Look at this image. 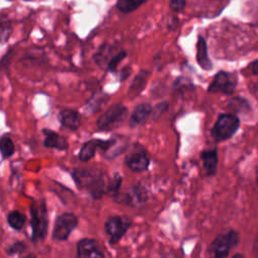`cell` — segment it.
<instances>
[{
  "label": "cell",
  "instance_id": "15",
  "mask_svg": "<svg viewBox=\"0 0 258 258\" xmlns=\"http://www.w3.org/2000/svg\"><path fill=\"white\" fill-rule=\"evenodd\" d=\"M151 110L152 107L148 103H141L137 105L129 117V126L131 128H135L144 124L150 118Z\"/></svg>",
  "mask_w": 258,
  "mask_h": 258
},
{
  "label": "cell",
  "instance_id": "6",
  "mask_svg": "<svg viewBox=\"0 0 258 258\" xmlns=\"http://www.w3.org/2000/svg\"><path fill=\"white\" fill-rule=\"evenodd\" d=\"M238 85V76L233 72L220 71L213 78L208 87L210 94H223L231 96L234 94Z\"/></svg>",
  "mask_w": 258,
  "mask_h": 258
},
{
  "label": "cell",
  "instance_id": "29",
  "mask_svg": "<svg viewBox=\"0 0 258 258\" xmlns=\"http://www.w3.org/2000/svg\"><path fill=\"white\" fill-rule=\"evenodd\" d=\"M25 249H26V244L25 243H23L22 241H16L7 248L6 252H7L8 255L12 256V255L22 253L23 251H25Z\"/></svg>",
  "mask_w": 258,
  "mask_h": 258
},
{
  "label": "cell",
  "instance_id": "18",
  "mask_svg": "<svg viewBox=\"0 0 258 258\" xmlns=\"http://www.w3.org/2000/svg\"><path fill=\"white\" fill-rule=\"evenodd\" d=\"M128 147V142L125 138L116 136L115 140L112 144V146L109 148V150L103 155L106 159H113L120 155L123 151H125Z\"/></svg>",
  "mask_w": 258,
  "mask_h": 258
},
{
  "label": "cell",
  "instance_id": "11",
  "mask_svg": "<svg viewBox=\"0 0 258 258\" xmlns=\"http://www.w3.org/2000/svg\"><path fill=\"white\" fill-rule=\"evenodd\" d=\"M114 140H115V137H112L107 140L92 138V139L86 141L82 145V147L79 151V155H78L79 159L83 162H87L95 157L97 150L102 151L103 155H104L109 150V148L112 146Z\"/></svg>",
  "mask_w": 258,
  "mask_h": 258
},
{
  "label": "cell",
  "instance_id": "19",
  "mask_svg": "<svg viewBox=\"0 0 258 258\" xmlns=\"http://www.w3.org/2000/svg\"><path fill=\"white\" fill-rule=\"evenodd\" d=\"M150 76V73L148 71H140L137 76L133 79L130 87H129V91L134 94H139L143 91L144 87L146 86V83H147V80Z\"/></svg>",
  "mask_w": 258,
  "mask_h": 258
},
{
  "label": "cell",
  "instance_id": "13",
  "mask_svg": "<svg viewBox=\"0 0 258 258\" xmlns=\"http://www.w3.org/2000/svg\"><path fill=\"white\" fill-rule=\"evenodd\" d=\"M42 133L44 135V140H43L44 147L56 149L58 151L68 150L69 142L66 137L59 135L57 132L48 128H43Z\"/></svg>",
  "mask_w": 258,
  "mask_h": 258
},
{
  "label": "cell",
  "instance_id": "30",
  "mask_svg": "<svg viewBox=\"0 0 258 258\" xmlns=\"http://www.w3.org/2000/svg\"><path fill=\"white\" fill-rule=\"evenodd\" d=\"M168 108V103L166 101H163L161 103H158L157 105H155V107L152 108L151 110V118L152 119H157L166 109Z\"/></svg>",
  "mask_w": 258,
  "mask_h": 258
},
{
  "label": "cell",
  "instance_id": "25",
  "mask_svg": "<svg viewBox=\"0 0 258 258\" xmlns=\"http://www.w3.org/2000/svg\"><path fill=\"white\" fill-rule=\"evenodd\" d=\"M126 56H127V52L125 50H120L116 53H113L106 64V70L111 73H116L118 66L120 64V62H122L126 58Z\"/></svg>",
  "mask_w": 258,
  "mask_h": 258
},
{
  "label": "cell",
  "instance_id": "32",
  "mask_svg": "<svg viewBox=\"0 0 258 258\" xmlns=\"http://www.w3.org/2000/svg\"><path fill=\"white\" fill-rule=\"evenodd\" d=\"M121 72L122 73H120V80L123 81V80H125V79H127L129 77V75L131 73V68L130 67H125V68L122 69Z\"/></svg>",
  "mask_w": 258,
  "mask_h": 258
},
{
  "label": "cell",
  "instance_id": "34",
  "mask_svg": "<svg viewBox=\"0 0 258 258\" xmlns=\"http://www.w3.org/2000/svg\"><path fill=\"white\" fill-rule=\"evenodd\" d=\"M249 68L252 69V75L256 76L257 73H258V70H257V60L252 61V62L250 63V66H249Z\"/></svg>",
  "mask_w": 258,
  "mask_h": 258
},
{
  "label": "cell",
  "instance_id": "35",
  "mask_svg": "<svg viewBox=\"0 0 258 258\" xmlns=\"http://www.w3.org/2000/svg\"><path fill=\"white\" fill-rule=\"evenodd\" d=\"M235 257H243V255H242V254H235V255L233 256V258H235Z\"/></svg>",
  "mask_w": 258,
  "mask_h": 258
},
{
  "label": "cell",
  "instance_id": "3",
  "mask_svg": "<svg viewBox=\"0 0 258 258\" xmlns=\"http://www.w3.org/2000/svg\"><path fill=\"white\" fill-rule=\"evenodd\" d=\"M241 126L240 118L234 113H221L211 131L213 139L217 142H224L231 139Z\"/></svg>",
  "mask_w": 258,
  "mask_h": 258
},
{
  "label": "cell",
  "instance_id": "23",
  "mask_svg": "<svg viewBox=\"0 0 258 258\" xmlns=\"http://www.w3.org/2000/svg\"><path fill=\"white\" fill-rule=\"evenodd\" d=\"M122 181H123L122 176L118 172H115L113 177L108 179L106 195L110 196L112 198L117 196L118 192L120 191V188H121V185H122Z\"/></svg>",
  "mask_w": 258,
  "mask_h": 258
},
{
  "label": "cell",
  "instance_id": "4",
  "mask_svg": "<svg viewBox=\"0 0 258 258\" xmlns=\"http://www.w3.org/2000/svg\"><path fill=\"white\" fill-rule=\"evenodd\" d=\"M127 115L128 109L123 104H115L110 106L98 117L96 121L98 131L109 132L116 129L125 121Z\"/></svg>",
  "mask_w": 258,
  "mask_h": 258
},
{
  "label": "cell",
  "instance_id": "12",
  "mask_svg": "<svg viewBox=\"0 0 258 258\" xmlns=\"http://www.w3.org/2000/svg\"><path fill=\"white\" fill-rule=\"evenodd\" d=\"M77 256L80 258L104 257V253L98 247V243L92 238H83L77 243Z\"/></svg>",
  "mask_w": 258,
  "mask_h": 258
},
{
  "label": "cell",
  "instance_id": "17",
  "mask_svg": "<svg viewBox=\"0 0 258 258\" xmlns=\"http://www.w3.org/2000/svg\"><path fill=\"white\" fill-rule=\"evenodd\" d=\"M201 158L204 168L208 175L214 176L218 170V151L214 149H206L201 152Z\"/></svg>",
  "mask_w": 258,
  "mask_h": 258
},
{
  "label": "cell",
  "instance_id": "14",
  "mask_svg": "<svg viewBox=\"0 0 258 258\" xmlns=\"http://www.w3.org/2000/svg\"><path fill=\"white\" fill-rule=\"evenodd\" d=\"M57 119L62 127L72 131H76L82 123L81 114L77 110L71 108L60 110L57 115Z\"/></svg>",
  "mask_w": 258,
  "mask_h": 258
},
{
  "label": "cell",
  "instance_id": "21",
  "mask_svg": "<svg viewBox=\"0 0 258 258\" xmlns=\"http://www.w3.org/2000/svg\"><path fill=\"white\" fill-rule=\"evenodd\" d=\"M148 0H117L116 8L122 13H130L138 9Z\"/></svg>",
  "mask_w": 258,
  "mask_h": 258
},
{
  "label": "cell",
  "instance_id": "10",
  "mask_svg": "<svg viewBox=\"0 0 258 258\" xmlns=\"http://www.w3.org/2000/svg\"><path fill=\"white\" fill-rule=\"evenodd\" d=\"M114 200L125 206L140 207L148 200V192L143 184L137 183L128 187L123 192L119 191L118 195L114 197Z\"/></svg>",
  "mask_w": 258,
  "mask_h": 258
},
{
  "label": "cell",
  "instance_id": "31",
  "mask_svg": "<svg viewBox=\"0 0 258 258\" xmlns=\"http://www.w3.org/2000/svg\"><path fill=\"white\" fill-rule=\"evenodd\" d=\"M186 6V0H170L169 1V8L171 11L175 13H180L184 10Z\"/></svg>",
  "mask_w": 258,
  "mask_h": 258
},
{
  "label": "cell",
  "instance_id": "16",
  "mask_svg": "<svg viewBox=\"0 0 258 258\" xmlns=\"http://www.w3.org/2000/svg\"><path fill=\"white\" fill-rule=\"evenodd\" d=\"M196 59L198 64L201 69L204 71H211L213 70V62L209 56L208 52V45L206 42V39L204 36L199 35L198 41H197V53H196Z\"/></svg>",
  "mask_w": 258,
  "mask_h": 258
},
{
  "label": "cell",
  "instance_id": "1",
  "mask_svg": "<svg viewBox=\"0 0 258 258\" xmlns=\"http://www.w3.org/2000/svg\"><path fill=\"white\" fill-rule=\"evenodd\" d=\"M72 176L77 187L86 190L92 199L100 200L106 195L108 179L102 170L98 168H74Z\"/></svg>",
  "mask_w": 258,
  "mask_h": 258
},
{
  "label": "cell",
  "instance_id": "27",
  "mask_svg": "<svg viewBox=\"0 0 258 258\" xmlns=\"http://www.w3.org/2000/svg\"><path fill=\"white\" fill-rule=\"evenodd\" d=\"M109 100V96L106 95V94H102V95H98L97 98L96 97H93L90 102L88 103V108L92 111V112H95V111H99L101 109V107L106 104Z\"/></svg>",
  "mask_w": 258,
  "mask_h": 258
},
{
  "label": "cell",
  "instance_id": "22",
  "mask_svg": "<svg viewBox=\"0 0 258 258\" xmlns=\"http://www.w3.org/2000/svg\"><path fill=\"white\" fill-rule=\"evenodd\" d=\"M7 222L9 226L14 230H21L26 223V217L19 211H12L7 216Z\"/></svg>",
  "mask_w": 258,
  "mask_h": 258
},
{
  "label": "cell",
  "instance_id": "26",
  "mask_svg": "<svg viewBox=\"0 0 258 258\" xmlns=\"http://www.w3.org/2000/svg\"><path fill=\"white\" fill-rule=\"evenodd\" d=\"M111 50H112V47L109 46L108 44H103L102 46H100V48L94 55V60L96 61V63L101 66L106 62L107 64L109 58L112 56Z\"/></svg>",
  "mask_w": 258,
  "mask_h": 258
},
{
  "label": "cell",
  "instance_id": "20",
  "mask_svg": "<svg viewBox=\"0 0 258 258\" xmlns=\"http://www.w3.org/2000/svg\"><path fill=\"white\" fill-rule=\"evenodd\" d=\"M12 34V24L8 16L0 13V43L4 44L8 41Z\"/></svg>",
  "mask_w": 258,
  "mask_h": 258
},
{
  "label": "cell",
  "instance_id": "9",
  "mask_svg": "<svg viewBox=\"0 0 258 258\" xmlns=\"http://www.w3.org/2000/svg\"><path fill=\"white\" fill-rule=\"evenodd\" d=\"M78 218L75 214L67 212L58 215L54 220L51 238L54 241H67L78 226Z\"/></svg>",
  "mask_w": 258,
  "mask_h": 258
},
{
  "label": "cell",
  "instance_id": "5",
  "mask_svg": "<svg viewBox=\"0 0 258 258\" xmlns=\"http://www.w3.org/2000/svg\"><path fill=\"white\" fill-rule=\"evenodd\" d=\"M240 234L236 230H229L224 234L215 237L209 246V252L216 258H226L230 251L238 246Z\"/></svg>",
  "mask_w": 258,
  "mask_h": 258
},
{
  "label": "cell",
  "instance_id": "8",
  "mask_svg": "<svg viewBox=\"0 0 258 258\" xmlns=\"http://www.w3.org/2000/svg\"><path fill=\"white\" fill-rule=\"evenodd\" d=\"M124 163L133 172H143L150 165V156L141 144L134 143L126 154Z\"/></svg>",
  "mask_w": 258,
  "mask_h": 258
},
{
  "label": "cell",
  "instance_id": "2",
  "mask_svg": "<svg viewBox=\"0 0 258 258\" xmlns=\"http://www.w3.org/2000/svg\"><path fill=\"white\" fill-rule=\"evenodd\" d=\"M29 213L32 231L31 241L33 243L41 242L46 238L48 230V215L45 201H33L30 205Z\"/></svg>",
  "mask_w": 258,
  "mask_h": 258
},
{
  "label": "cell",
  "instance_id": "7",
  "mask_svg": "<svg viewBox=\"0 0 258 258\" xmlns=\"http://www.w3.org/2000/svg\"><path fill=\"white\" fill-rule=\"evenodd\" d=\"M132 220L127 216H111L104 223V229L111 245L117 244L127 233Z\"/></svg>",
  "mask_w": 258,
  "mask_h": 258
},
{
  "label": "cell",
  "instance_id": "28",
  "mask_svg": "<svg viewBox=\"0 0 258 258\" xmlns=\"http://www.w3.org/2000/svg\"><path fill=\"white\" fill-rule=\"evenodd\" d=\"M229 107L232 108L233 110H235L236 112H241L244 110V108L251 109L249 102L246 99L241 98V97L231 99L229 102Z\"/></svg>",
  "mask_w": 258,
  "mask_h": 258
},
{
  "label": "cell",
  "instance_id": "33",
  "mask_svg": "<svg viewBox=\"0 0 258 258\" xmlns=\"http://www.w3.org/2000/svg\"><path fill=\"white\" fill-rule=\"evenodd\" d=\"M177 24H178V18L172 17L171 20H170L169 23H168V28H170V29H175V28L177 27Z\"/></svg>",
  "mask_w": 258,
  "mask_h": 258
},
{
  "label": "cell",
  "instance_id": "36",
  "mask_svg": "<svg viewBox=\"0 0 258 258\" xmlns=\"http://www.w3.org/2000/svg\"><path fill=\"white\" fill-rule=\"evenodd\" d=\"M214 1H222V0H214Z\"/></svg>",
  "mask_w": 258,
  "mask_h": 258
},
{
  "label": "cell",
  "instance_id": "24",
  "mask_svg": "<svg viewBox=\"0 0 258 258\" xmlns=\"http://www.w3.org/2000/svg\"><path fill=\"white\" fill-rule=\"evenodd\" d=\"M15 151L14 142L7 135L0 137V153L3 158H8L13 155Z\"/></svg>",
  "mask_w": 258,
  "mask_h": 258
}]
</instances>
